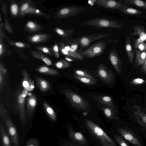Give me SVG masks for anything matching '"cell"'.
Masks as SVG:
<instances>
[{
    "label": "cell",
    "mask_w": 146,
    "mask_h": 146,
    "mask_svg": "<svg viewBox=\"0 0 146 146\" xmlns=\"http://www.w3.org/2000/svg\"><path fill=\"white\" fill-rule=\"evenodd\" d=\"M107 44L106 41L101 40L83 50L80 48L77 52L83 57L91 58L102 54L105 49Z\"/></svg>",
    "instance_id": "7a4b0ae2"
},
{
    "label": "cell",
    "mask_w": 146,
    "mask_h": 146,
    "mask_svg": "<svg viewBox=\"0 0 146 146\" xmlns=\"http://www.w3.org/2000/svg\"><path fill=\"white\" fill-rule=\"evenodd\" d=\"M3 74L2 72L0 71V84L1 87L2 86L3 82Z\"/></svg>",
    "instance_id": "7dc6e473"
},
{
    "label": "cell",
    "mask_w": 146,
    "mask_h": 146,
    "mask_svg": "<svg viewBox=\"0 0 146 146\" xmlns=\"http://www.w3.org/2000/svg\"><path fill=\"white\" fill-rule=\"evenodd\" d=\"M37 104L36 97L34 94H31L27 100V112L29 116L32 115Z\"/></svg>",
    "instance_id": "9a60e30c"
},
{
    "label": "cell",
    "mask_w": 146,
    "mask_h": 146,
    "mask_svg": "<svg viewBox=\"0 0 146 146\" xmlns=\"http://www.w3.org/2000/svg\"><path fill=\"white\" fill-rule=\"evenodd\" d=\"M115 139L120 146H129L124 140L118 136H115Z\"/></svg>",
    "instance_id": "ab89813d"
},
{
    "label": "cell",
    "mask_w": 146,
    "mask_h": 146,
    "mask_svg": "<svg viewBox=\"0 0 146 146\" xmlns=\"http://www.w3.org/2000/svg\"><path fill=\"white\" fill-rule=\"evenodd\" d=\"M52 50L56 58H58L59 57V48L57 44L55 43L52 48Z\"/></svg>",
    "instance_id": "b9f144b4"
},
{
    "label": "cell",
    "mask_w": 146,
    "mask_h": 146,
    "mask_svg": "<svg viewBox=\"0 0 146 146\" xmlns=\"http://www.w3.org/2000/svg\"><path fill=\"white\" fill-rule=\"evenodd\" d=\"M86 122L89 129L100 139L101 141L115 145L113 141L98 126L88 119H86Z\"/></svg>",
    "instance_id": "5b68a950"
},
{
    "label": "cell",
    "mask_w": 146,
    "mask_h": 146,
    "mask_svg": "<svg viewBox=\"0 0 146 146\" xmlns=\"http://www.w3.org/2000/svg\"><path fill=\"white\" fill-rule=\"evenodd\" d=\"M119 11L124 13L132 15H137L141 14V11L136 9L131 8H127L124 9H119Z\"/></svg>",
    "instance_id": "f546056e"
},
{
    "label": "cell",
    "mask_w": 146,
    "mask_h": 146,
    "mask_svg": "<svg viewBox=\"0 0 146 146\" xmlns=\"http://www.w3.org/2000/svg\"></svg>",
    "instance_id": "11a10c76"
},
{
    "label": "cell",
    "mask_w": 146,
    "mask_h": 146,
    "mask_svg": "<svg viewBox=\"0 0 146 146\" xmlns=\"http://www.w3.org/2000/svg\"><path fill=\"white\" fill-rule=\"evenodd\" d=\"M30 7V4L28 2H25L22 5L20 8V14L21 16L24 15L25 12Z\"/></svg>",
    "instance_id": "8d00e7d4"
},
{
    "label": "cell",
    "mask_w": 146,
    "mask_h": 146,
    "mask_svg": "<svg viewBox=\"0 0 146 146\" xmlns=\"http://www.w3.org/2000/svg\"><path fill=\"white\" fill-rule=\"evenodd\" d=\"M120 134L126 140L136 146H142L140 141L131 132L123 128L117 129Z\"/></svg>",
    "instance_id": "4fadbf2b"
},
{
    "label": "cell",
    "mask_w": 146,
    "mask_h": 146,
    "mask_svg": "<svg viewBox=\"0 0 146 146\" xmlns=\"http://www.w3.org/2000/svg\"><path fill=\"white\" fill-rule=\"evenodd\" d=\"M132 35H137L139 37L145 36L146 33L144 28L141 26H137L134 29V32Z\"/></svg>",
    "instance_id": "4dcf8cb0"
},
{
    "label": "cell",
    "mask_w": 146,
    "mask_h": 146,
    "mask_svg": "<svg viewBox=\"0 0 146 146\" xmlns=\"http://www.w3.org/2000/svg\"><path fill=\"white\" fill-rule=\"evenodd\" d=\"M125 48L129 61L130 63H132L133 62L134 55L130 38L129 36H127L126 38Z\"/></svg>",
    "instance_id": "7402d4cb"
},
{
    "label": "cell",
    "mask_w": 146,
    "mask_h": 146,
    "mask_svg": "<svg viewBox=\"0 0 146 146\" xmlns=\"http://www.w3.org/2000/svg\"><path fill=\"white\" fill-rule=\"evenodd\" d=\"M145 80L140 78H136L133 80L131 82V83L133 85L141 84L145 83Z\"/></svg>",
    "instance_id": "60d3db41"
},
{
    "label": "cell",
    "mask_w": 146,
    "mask_h": 146,
    "mask_svg": "<svg viewBox=\"0 0 146 146\" xmlns=\"http://www.w3.org/2000/svg\"><path fill=\"white\" fill-rule=\"evenodd\" d=\"M88 114V113L87 112H83V115L84 116Z\"/></svg>",
    "instance_id": "db71d44e"
},
{
    "label": "cell",
    "mask_w": 146,
    "mask_h": 146,
    "mask_svg": "<svg viewBox=\"0 0 146 146\" xmlns=\"http://www.w3.org/2000/svg\"><path fill=\"white\" fill-rule=\"evenodd\" d=\"M146 59V51L140 52L138 50L136 52L135 65L136 66L143 65Z\"/></svg>",
    "instance_id": "cb8c5ba5"
},
{
    "label": "cell",
    "mask_w": 146,
    "mask_h": 146,
    "mask_svg": "<svg viewBox=\"0 0 146 146\" xmlns=\"http://www.w3.org/2000/svg\"><path fill=\"white\" fill-rule=\"evenodd\" d=\"M8 42L9 44L11 45L15 46L19 48H26L29 46V44L28 45L25 43L20 42L9 41Z\"/></svg>",
    "instance_id": "e575fe53"
},
{
    "label": "cell",
    "mask_w": 146,
    "mask_h": 146,
    "mask_svg": "<svg viewBox=\"0 0 146 146\" xmlns=\"http://www.w3.org/2000/svg\"><path fill=\"white\" fill-rule=\"evenodd\" d=\"M28 146H37L36 145L33 144V143H32V142H31V143H29L28 144Z\"/></svg>",
    "instance_id": "f5cc1de1"
},
{
    "label": "cell",
    "mask_w": 146,
    "mask_h": 146,
    "mask_svg": "<svg viewBox=\"0 0 146 146\" xmlns=\"http://www.w3.org/2000/svg\"><path fill=\"white\" fill-rule=\"evenodd\" d=\"M131 110L135 121L146 130V109L135 105L131 107Z\"/></svg>",
    "instance_id": "8992f818"
},
{
    "label": "cell",
    "mask_w": 146,
    "mask_h": 146,
    "mask_svg": "<svg viewBox=\"0 0 146 146\" xmlns=\"http://www.w3.org/2000/svg\"><path fill=\"white\" fill-rule=\"evenodd\" d=\"M95 3L98 5L108 8L118 9H119L127 8L128 7L117 1L111 0H97Z\"/></svg>",
    "instance_id": "30bf717a"
},
{
    "label": "cell",
    "mask_w": 146,
    "mask_h": 146,
    "mask_svg": "<svg viewBox=\"0 0 146 146\" xmlns=\"http://www.w3.org/2000/svg\"><path fill=\"white\" fill-rule=\"evenodd\" d=\"M126 3L146 9V2L140 0H125Z\"/></svg>",
    "instance_id": "f1b7e54d"
},
{
    "label": "cell",
    "mask_w": 146,
    "mask_h": 146,
    "mask_svg": "<svg viewBox=\"0 0 146 146\" xmlns=\"http://www.w3.org/2000/svg\"><path fill=\"white\" fill-rule=\"evenodd\" d=\"M66 60L69 62H72L73 61V60L69 56H66L65 58Z\"/></svg>",
    "instance_id": "816d5d0a"
},
{
    "label": "cell",
    "mask_w": 146,
    "mask_h": 146,
    "mask_svg": "<svg viewBox=\"0 0 146 146\" xmlns=\"http://www.w3.org/2000/svg\"><path fill=\"white\" fill-rule=\"evenodd\" d=\"M110 33H100L90 35H83L76 37L70 40V41L77 42L81 48L86 47L92 42L98 39L106 38L110 36Z\"/></svg>",
    "instance_id": "3957f363"
},
{
    "label": "cell",
    "mask_w": 146,
    "mask_h": 146,
    "mask_svg": "<svg viewBox=\"0 0 146 146\" xmlns=\"http://www.w3.org/2000/svg\"><path fill=\"white\" fill-rule=\"evenodd\" d=\"M0 71H1L4 75L6 74L7 70L6 69L3 67L2 64L1 63L0 64Z\"/></svg>",
    "instance_id": "bcb514c9"
},
{
    "label": "cell",
    "mask_w": 146,
    "mask_h": 146,
    "mask_svg": "<svg viewBox=\"0 0 146 146\" xmlns=\"http://www.w3.org/2000/svg\"><path fill=\"white\" fill-rule=\"evenodd\" d=\"M73 106L76 109L80 110L87 109L88 104L80 96L69 89H66L63 92Z\"/></svg>",
    "instance_id": "277c9868"
},
{
    "label": "cell",
    "mask_w": 146,
    "mask_h": 146,
    "mask_svg": "<svg viewBox=\"0 0 146 146\" xmlns=\"http://www.w3.org/2000/svg\"><path fill=\"white\" fill-rule=\"evenodd\" d=\"M98 74L100 78L106 84H111L113 83L114 75L105 64L101 63L98 65Z\"/></svg>",
    "instance_id": "9c48e42d"
},
{
    "label": "cell",
    "mask_w": 146,
    "mask_h": 146,
    "mask_svg": "<svg viewBox=\"0 0 146 146\" xmlns=\"http://www.w3.org/2000/svg\"><path fill=\"white\" fill-rule=\"evenodd\" d=\"M25 28L27 31L30 32L35 31L41 29V26L31 21H28L26 24Z\"/></svg>",
    "instance_id": "4316f807"
},
{
    "label": "cell",
    "mask_w": 146,
    "mask_h": 146,
    "mask_svg": "<svg viewBox=\"0 0 146 146\" xmlns=\"http://www.w3.org/2000/svg\"><path fill=\"white\" fill-rule=\"evenodd\" d=\"M36 84L38 88L43 92L48 90L50 88V85L46 80L38 76L35 77Z\"/></svg>",
    "instance_id": "d6986e66"
},
{
    "label": "cell",
    "mask_w": 146,
    "mask_h": 146,
    "mask_svg": "<svg viewBox=\"0 0 146 146\" xmlns=\"http://www.w3.org/2000/svg\"><path fill=\"white\" fill-rule=\"evenodd\" d=\"M43 105L46 112L52 120L56 119L55 113L53 109L45 102H43Z\"/></svg>",
    "instance_id": "484cf974"
},
{
    "label": "cell",
    "mask_w": 146,
    "mask_h": 146,
    "mask_svg": "<svg viewBox=\"0 0 146 146\" xmlns=\"http://www.w3.org/2000/svg\"><path fill=\"white\" fill-rule=\"evenodd\" d=\"M23 76L22 85L24 90L26 91H31L34 88V85L33 82L30 78L29 75L25 70L22 72Z\"/></svg>",
    "instance_id": "5bb4252c"
},
{
    "label": "cell",
    "mask_w": 146,
    "mask_h": 146,
    "mask_svg": "<svg viewBox=\"0 0 146 146\" xmlns=\"http://www.w3.org/2000/svg\"><path fill=\"white\" fill-rule=\"evenodd\" d=\"M4 25L5 28L9 32L11 33L13 32V31L9 25V23L7 19H5Z\"/></svg>",
    "instance_id": "f6af8a7d"
},
{
    "label": "cell",
    "mask_w": 146,
    "mask_h": 146,
    "mask_svg": "<svg viewBox=\"0 0 146 146\" xmlns=\"http://www.w3.org/2000/svg\"><path fill=\"white\" fill-rule=\"evenodd\" d=\"M35 48L42 52L49 54L52 55V53L49 49L46 47L44 46H37L35 47Z\"/></svg>",
    "instance_id": "74e56055"
},
{
    "label": "cell",
    "mask_w": 146,
    "mask_h": 146,
    "mask_svg": "<svg viewBox=\"0 0 146 146\" xmlns=\"http://www.w3.org/2000/svg\"><path fill=\"white\" fill-rule=\"evenodd\" d=\"M0 132L3 146H11L9 137L1 123L0 124Z\"/></svg>",
    "instance_id": "603a6c76"
},
{
    "label": "cell",
    "mask_w": 146,
    "mask_h": 146,
    "mask_svg": "<svg viewBox=\"0 0 146 146\" xmlns=\"http://www.w3.org/2000/svg\"><path fill=\"white\" fill-rule=\"evenodd\" d=\"M69 134L70 137L74 140L82 144L85 145L87 144L86 141L81 133L70 130Z\"/></svg>",
    "instance_id": "44dd1931"
},
{
    "label": "cell",
    "mask_w": 146,
    "mask_h": 146,
    "mask_svg": "<svg viewBox=\"0 0 146 146\" xmlns=\"http://www.w3.org/2000/svg\"><path fill=\"white\" fill-rule=\"evenodd\" d=\"M25 94L23 93H20L18 96L16 104V109L19 113L21 120L24 121L25 119Z\"/></svg>",
    "instance_id": "8fae6325"
},
{
    "label": "cell",
    "mask_w": 146,
    "mask_h": 146,
    "mask_svg": "<svg viewBox=\"0 0 146 146\" xmlns=\"http://www.w3.org/2000/svg\"><path fill=\"white\" fill-rule=\"evenodd\" d=\"M5 122L9 135L14 146H19V139L16 128L4 111L2 116Z\"/></svg>",
    "instance_id": "ba28073f"
},
{
    "label": "cell",
    "mask_w": 146,
    "mask_h": 146,
    "mask_svg": "<svg viewBox=\"0 0 146 146\" xmlns=\"http://www.w3.org/2000/svg\"><path fill=\"white\" fill-rule=\"evenodd\" d=\"M101 144L103 146H115L110 143H107L101 141L100 142Z\"/></svg>",
    "instance_id": "f907efd6"
},
{
    "label": "cell",
    "mask_w": 146,
    "mask_h": 146,
    "mask_svg": "<svg viewBox=\"0 0 146 146\" xmlns=\"http://www.w3.org/2000/svg\"><path fill=\"white\" fill-rule=\"evenodd\" d=\"M141 69L144 72L146 73V59Z\"/></svg>",
    "instance_id": "c3c4849f"
},
{
    "label": "cell",
    "mask_w": 146,
    "mask_h": 146,
    "mask_svg": "<svg viewBox=\"0 0 146 146\" xmlns=\"http://www.w3.org/2000/svg\"><path fill=\"white\" fill-rule=\"evenodd\" d=\"M108 57L111 63L116 71L118 73H121V63L119 56L114 48L110 50Z\"/></svg>",
    "instance_id": "7c38bea8"
},
{
    "label": "cell",
    "mask_w": 146,
    "mask_h": 146,
    "mask_svg": "<svg viewBox=\"0 0 146 146\" xmlns=\"http://www.w3.org/2000/svg\"><path fill=\"white\" fill-rule=\"evenodd\" d=\"M86 10L85 8L83 7H68L58 11L56 14L55 17L57 19H63L72 17L84 12Z\"/></svg>",
    "instance_id": "52a82bcc"
},
{
    "label": "cell",
    "mask_w": 146,
    "mask_h": 146,
    "mask_svg": "<svg viewBox=\"0 0 146 146\" xmlns=\"http://www.w3.org/2000/svg\"><path fill=\"white\" fill-rule=\"evenodd\" d=\"M134 47L138 48L141 51H146V42H143L140 43Z\"/></svg>",
    "instance_id": "7bdbcfd3"
},
{
    "label": "cell",
    "mask_w": 146,
    "mask_h": 146,
    "mask_svg": "<svg viewBox=\"0 0 146 146\" xmlns=\"http://www.w3.org/2000/svg\"><path fill=\"white\" fill-rule=\"evenodd\" d=\"M82 24L98 28L119 29L123 26L121 23L116 20L103 17L94 18L84 22Z\"/></svg>",
    "instance_id": "6da1fadb"
},
{
    "label": "cell",
    "mask_w": 146,
    "mask_h": 146,
    "mask_svg": "<svg viewBox=\"0 0 146 146\" xmlns=\"http://www.w3.org/2000/svg\"><path fill=\"white\" fill-rule=\"evenodd\" d=\"M10 10L12 14L14 16H16L18 14V7L16 4H13L11 5Z\"/></svg>",
    "instance_id": "f35d334b"
},
{
    "label": "cell",
    "mask_w": 146,
    "mask_h": 146,
    "mask_svg": "<svg viewBox=\"0 0 146 146\" xmlns=\"http://www.w3.org/2000/svg\"><path fill=\"white\" fill-rule=\"evenodd\" d=\"M36 70L39 72L48 75H57L59 74L58 72L56 70L45 66L39 67Z\"/></svg>",
    "instance_id": "d4e9b609"
},
{
    "label": "cell",
    "mask_w": 146,
    "mask_h": 146,
    "mask_svg": "<svg viewBox=\"0 0 146 146\" xmlns=\"http://www.w3.org/2000/svg\"><path fill=\"white\" fill-rule=\"evenodd\" d=\"M74 72L76 75L82 77L89 78L94 81H96V79L93 76L83 70L80 69L76 70Z\"/></svg>",
    "instance_id": "836d02e7"
},
{
    "label": "cell",
    "mask_w": 146,
    "mask_h": 146,
    "mask_svg": "<svg viewBox=\"0 0 146 146\" xmlns=\"http://www.w3.org/2000/svg\"><path fill=\"white\" fill-rule=\"evenodd\" d=\"M30 52L33 57L41 60L46 65L49 66L53 65L51 60L41 52L31 50L30 51Z\"/></svg>",
    "instance_id": "ac0fdd59"
},
{
    "label": "cell",
    "mask_w": 146,
    "mask_h": 146,
    "mask_svg": "<svg viewBox=\"0 0 146 146\" xmlns=\"http://www.w3.org/2000/svg\"><path fill=\"white\" fill-rule=\"evenodd\" d=\"M146 40V36H145L139 37L138 39L135 40V41L134 44V47L138 44H139L143 42L145 40Z\"/></svg>",
    "instance_id": "ee69618b"
},
{
    "label": "cell",
    "mask_w": 146,
    "mask_h": 146,
    "mask_svg": "<svg viewBox=\"0 0 146 146\" xmlns=\"http://www.w3.org/2000/svg\"><path fill=\"white\" fill-rule=\"evenodd\" d=\"M26 14H32L39 15H42L45 17H48L46 15L44 14L39 10L30 7L25 12L24 15Z\"/></svg>",
    "instance_id": "d6a6232c"
},
{
    "label": "cell",
    "mask_w": 146,
    "mask_h": 146,
    "mask_svg": "<svg viewBox=\"0 0 146 146\" xmlns=\"http://www.w3.org/2000/svg\"><path fill=\"white\" fill-rule=\"evenodd\" d=\"M56 32L65 39L69 41L72 39V37L74 30L73 29H63L56 28L55 29Z\"/></svg>",
    "instance_id": "e0dca14e"
},
{
    "label": "cell",
    "mask_w": 146,
    "mask_h": 146,
    "mask_svg": "<svg viewBox=\"0 0 146 146\" xmlns=\"http://www.w3.org/2000/svg\"><path fill=\"white\" fill-rule=\"evenodd\" d=\"M50 37V36L47 34H38L29 37L28 40L33 43L44 42L48 40Z\"/></svg>",
    "instance_id": "ffe728a7"
},
{
    "label": "cell",
    "mask_w": 146,
    "mask_h": 146,
    "mask_svg": "<svg viewBox=\"0 0 146 146\" xmlns=\"http://www.w3.org/2000/svg\"><path fill=\"white\" fill-rule=\"evenodd\" d=\"M54 65L58 69H63L69 67L70 66V64L66 60H61L56 62Z\"/></svg>",
    "instance_id": "1f68e13d"
},
{
    "label": "cell",
    "mask_w": 146,
    "mask_h": 146,
    "mask_svg": "<svg viewBox=\"0 0 146 146\" xmlns=\"http://www.w3.org/2000/svg\"><path fill=\"white\" fill-rule=\"evenodd\" d=\"M93 98L100 103L113 108L114 105L111 98L108 96H94Z\"/></svg>",
    "instance_id": "2e32d148"
},
{
    "label": "cell",
    "mask_w": 146,
    "mask_h": 146,
    "mask_svg": "<svg viewBox=\"0 0 146 146\" xmlns=\"http://www.w3.org/2000/svg\"><path fill=\"white\" fill-rule=\"evenodd\" d=\"M111 107H104L102 109L103 111L106 116L109 118L111 117L113 114V111Z\"/></svg>",
    "instance_id": "d590c367"
},
{
    "label": "cell",
    "mask_w": 146,
    "mask_h": 146,
    "mask_svg": "<svg viewBox=\"0 0 146 146\" xmlns=\"http://www.w3.org/2000/svg\"><path fill=\"white\" fill-rule=\"evenodd\" d=\"M74 77L81 82L86 84L94 85L95 84L96 82V81L89 78L80 76L76 74L74 75Z\"/></svg>",
    "instance_id": "83f0119b"
},
{
    "label": "cell",
    "mask_w": 146,
    "mask_h": 146,
    "mask_svg": "<svg viewBox=\"0 0 146 146\" xmlns=\"http://www.w3.org/2000/svg\"><path fill=\"white\" fill-rule=\"evenodd\" d=\"M3 52V46L2 44L0 42V55L1 56Z\"/></svg>",
    "instance_id": "681fc988"
}]
</instances>
